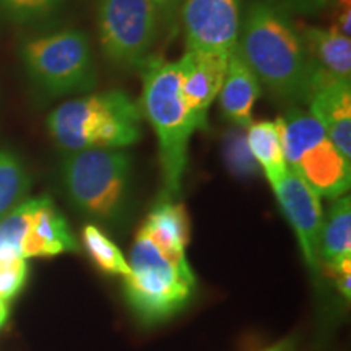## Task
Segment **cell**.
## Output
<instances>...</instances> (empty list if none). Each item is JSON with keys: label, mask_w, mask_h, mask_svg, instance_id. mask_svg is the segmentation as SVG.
Returning <instances> with one entry per match:
<instances>
[{"label": "cell", "mask_w": 351, "mask_h": 351, "mask_svg": "<svg viewBox=\"0 0 351 351\" xmlns=\"http://www.w3.org/2000/svg\"><path fill=\"white\" fill-rule=\"evenodd\" d=\"M288 12L278 0H254L241 20L236 51L271 96L306 103L314 64Z\"/></svg>", "instance_id": "obj_1"}, {"label": "cell", "mask_w": 351, "mask_h": 351, "mask_svg": "<svg viewBox=\"0 0 351 351\" xmlns=\"http://www.w3.org/2000/svg\"><path fill=\"white\" fill-rule=\"evenodd\" d=\"M143 114L125 91L90 93L57 106L47 116L51 137L67 153L124 150L142 138Z\"/></svg>", "instance_id": "obj_2"}, {"label": "cell", "mask_w": 351, "mask_h": 351, "mask_svg": "<svg viewBox=\"0 0 351 351\" xmlns=\"http://www.w3.org/2000/svg\"><path fill=\"white\" fill-rule=\"evenodd\" d=\"M142 73L140 109L158 138L165 194L178 197L189 163V143L197 125L181 91L178 62L150 56L138 69Z\"/></svg>", "instance_id": "obj_3"}, {"label": "cell", "mask_w": 351, "mask_h": 351, "mask_svg": "<svg viewBox=\"0 0 351 351\" xmlns=\"http://www.w3.org/2000/svg\"><path fill=\"white\" fill-rule=\"evenodd\" d=\"M127 262V302L145 324L165 322L189 304L195 291V276L187 256L169 254L138 231Z\"/></svg>", "instance_id": "obj_4"}, {"label": "cell", "mask_w": 351, "mask_h": 351, "mask_svg": "<svg viewBox=\"0 0 351 351\" xmlns=\"http://www.w3.org/2000/svg\"><path fill=\"white\" fill-rule=\"evenodd\" d=\"M62 181L73 205L99 221H116L124 213L132 182V158L124 150L69 153Z\"/></svg>", "instance_id": "obj_5"}, {"label": "cell", "mask_w": 351, "mask_h": 351, "mask_svg": "<svg viewBox=\"0 0 351 351\" xmlns=\"http://www.w3.org/2000/svg\"><path fill=\"white\" fill-rule=\"evenodd\" d=\"M21 60L33 82L51 96L88 93L96 85L90 39L80 29H59L26 41Z\"/></svg>", "instance_id": "obj_6"}, {"label": "cell", "mask_w": 351, "mask_h": 351, "mask_svg": "<svg viewBox=\"0 0 351 351\" xmlns=\"http://www.w3.org/2000/svg\"><path fill=\"white\" fill-rule=\"evenodd\" d=\"M99 43L109 62L140 69L161 33L153 0H99Z\"/></svg>", "instance_id": "obj_7"}, {"label": "cell", "mask_w": 351, "mask_h": 351, "mask_svg": "<svg viewBox=\"0 0 351 351\" xmlns=\"http://www.w3.org/2000/svg\"><path fill=\"white\" fill-rule=\"evenodd\" d=\"M241 0H182L179 25L187 51L230 56L238 46Z\"/></svg>", "instance_id": "obj_8"}, {"label": "cell", "mask_w": 351, "mask_h": 351, "mask_svg": "<svg viewBox=\"0 0 351 351\" xmlns=\"http://www.w3.org/2000/svg\"><path fill=\"white\" fill-rule=\"evenodd\" d=\"M271 189L285 218L295 230L306 263L315 270L319 265V232L324 219L320 197L291 168H288Z\"/></svg>", "instance_id": "obj_9"}, {"label": "cell", "mask_w": 351, "mask_h": 351, "mask_svg": "<svg viewBox=\"0 0 351 351\" xmlns=\"http://www.w3.org/2000/svg\"><path fill=\"white\" fill-rule=\"evenodd\" d=\"M309 112L320 122L327 137L346 160H351V86L314 64L311 75Z\"/></svg>", "instance_id": "obj_10"}, {"label": "cell", "mask_w": 351, "mask_h": 351, "mask_svg": "<svg viewBox=\"0 0 351 351\" xmlns=\"http://www.w3.org/2000/svg\"><path fill=\"white\" fill-rule=\"evenodd\" d=\"M230 56L186 49L178 60L182 98L197 130H207L210 108L225 82Z\"/></svg>", "instance_id": "obj_11"}, {"label": "cell", "mask_w": 351, "mask_h": 351, "mask_svg": "<svg viewBox=\"0 0 351 351\" xmlns=\"http://www.w3.org/2000/svg\"><path fill=\"white\" fill-rule=\"evenodd\" d=\"M289 168L300 174L302 181L319 197L339 199L350 189V161L337 150L328 137L306 150Z\"/></svg>", "instance_id": "obj_12"}, {"label": "cell", "mask_w": 351, "mask_h": 351, "mask_svg": "<svg viewBox=\"0 0 351 351\" xmlns=\"http://www.w3.org/2000/svg\"><path fill=\"white\" fill-rule=\"evenodd\" d=\"M77 251L78 243L67 219L49 197H39L34 204L21 256L28 261L33 257H56Z\"/></svg>", "instance_id": "obj_13"}, {"label": "cell", "mask_w": 351, "mask_h": 351, "mask_svg": "<svg viewBox=\"0 0 351 351\" xmlns=\"http://www.w3.org/2000/svg\"><path fill=\"white\" fill-rule=\"evenodd\" d=\"M262 95V86L256 73L244 62L239 52L228 59L225 82L218 93V103L223 117L236 127H247L252 122V111Z\"/></svg>", "instance_id": "obj_14"}, {"label": "cell", "mask_w": 351, "mask_h": 351, "mask_svg": "<svg viewBox=\"0 0 351 351\" xmlns=\"http://www.w3.org/2000/svg\"><path fill=\"white\" fill-rule=\"evenodd\" d=\"M138 231L169 254L186 256L191 241V221L186 207L174 197L161 195Z\"/></svg>", "instance_id": "obj_15"}, {"label": "cell", "mask_w": 351, "mask_h": 351, "mask_svg": "<svg viewBox=\"0 0 351 351\" xmlns=\"http://www.w3.org/2000/svg\"><path fill=\"white\" fill-rule=\"evenodd\" d=\"M302 41L313 64L330 75L351 80V41L337 29L307 26L301 29Z\"/></svg>", "instance_id": "obj_16"}, {"label": "cell", "mask_w": 351, "mask_h": 351, "mask_svg": "<svg viewBox=\"0 0 351 351\" xmlns=\"http://www.w3.org/2000/svg\"><path fill=\"white\" fill-rule=\"evenodd\" d=\"M317 257L326 267L351 257V200L348 195L335 199L324 217L319 232Z\"/></svg>", "instance_id": "obj_17"}, {"label": "cell", "mask_w": 351, "mask_h": 351, "mask_svg": "<svg viewBox=\"0 0 351 351\" xmlns=\"http://www.w3.org/2000/svg\"><path fill=\"white\" fill-rule=\"evenodd\" d=\"M245 138L258 169L263 171L267 181L274 186L288 171L278 125L275 121L251 122Z\"/></svg>", "instance_id": "obj_18"}, {"label": "cell", "mask_w": 351, "mask_h": 351, "mask_svg": "<svg viewBox=\"0 0 351 351\" xmlns=\"http://www.w3.org/2000/svg\"><path fill=\"white\" fill-rule=\"evenodd\" d=\"M280 129L285 160L288 168L300 160L302 153L327 137L320 122L309 111L293 108L275 121Z\"/></svg>", "instance_id": "obj_19"}, {"label": "cell", "mask_w": 351, "mask_h": 351, "mask_svg": "<svg viewBox=\"0 0 351 351\" xmlns=\"http://www.w3.org/2000/svg\"><path fill=\"white\" fill-rule=\"evenodd\" d=\"M29 186L28 171L20 158L7 148H0V219L26 200Z\"/></svg>", "instance_id": "obj_20"}, {"label": "cell", "mask_w": 351, "mask_h": 351, "mask_svg": "<svg viewBox=\"0 0 351 351\" xmlns=\"http://www.w3.org/2000/svg\"><path fill=\"white\" fill-rule=\"evenodd\" d=\"M83 243L95 265L108 275L124 276L129 274V262L112 239H109L98 226L88 225L83 230Z\"/></svg>", "instance_id": "obj_21"}, {"label": "cell", "mask_w": 351, "mask_h": 351, "mask_svg": "<svg viewBox=\"0 0 351 351\" xmlns=\"http://www.w3.org/2000/svg\"><path fill=\"white\" fill-rule=\"evenodd\" d=\"M36 199H26L0 219V256L21 257L26 232L32 223Z\"/></svg>", "instance_id": "obj_22"}, {"label": "cell", "mask_w": 351, "mask_h": 351, "mask_svg": "<svg viewBox=\"0 0 351 351\" xmlns=\"http://www.w3.org/2000/svg\"><path fill=\"white\" fill-rule=\"evenodd\" d=\"M223 158L231 174L245 179L258 173V166L249 150L247 138L241 127L231 129L223 138Z\"/></svg>", "instance_id": "obj_23"}, {"label": "cell", "mask_w": 351, "mask_h": 351, "mask_svg": "<svg viewBox=\"0 0 351 351\" xmlns=\"http://www.w3.org/2000/svg\"><path fill=\"white\" fill-rule=\"evenodd\" d=\"M65 0H0V12L19 23L47 19Z\"/></svg>", "instance_id": "obj_24"}, {"label": "cell", "mask_w": 351, "mask_h": 351, "mask_svg": "<svg viewBox=\"0 0 351 351\" xmlns=\"http://www.w3.org/2000/svg\"><path fill=\"white\" fill-rule=\"evenodd\" d=\"M28 278V263L21 257L0 256V301H12Z\"/></svg>", "instance_id": "obj_25"}, {"label": "cell", "mask_w": 351, "mask_h": 351, "mask_svg": "<svg viewBox=\"0 0 351 351\" xmlns=\"http://www.w3.org/2000/svg\"><path fill=\"white\" fill-rule=\"evenodd\" d=\"M153 2H155L158 15H160L161 32H165L168 36H173L178 32L182 0H153Z\"/></svg>", "instance_id": "obj_26"}, {"label": "cell", "mask_w": 351, "mask_h": 351, "mask_svg": "<svg viewBox=\"0 0 351 351\" xmlns=\"http://www.w3.org/2000/svg\"><path fill=\"white\" fill-rule=\"evenodd\" d=\"M327 270L330 271L333 280H335L337 288H339L341 296H343L345 300H350L351 298V257L333 263V265L327 267Z\"/></svg>", "instance_id": "obj_27"}, {"label": "cell", "mask_w": 351, "mask_h": 351, "mask_svg": "<svg viewBox=\"0 0 351 351\" xmlns=\"http://www.w3.org/2000/svg\"><path fill=\"white\" fill-rule=\"evenodd\" d=\"M287 10H293L304 15H315L326 8L332 0H278Z\"/></svg>", "instance_id": "obj_28"}, {"label": "cell", "mask_w": 351, "mask_h": 351, "mask_svg": "<svg viewBox=\"0 0 351 351\" xmlns=\"http://www.w3.org/2000/svg\"><path fill=\"white\" fill-rule=\"evenodd\" d=\"M350 19H351V0H337L335 3V25L332 26L340 34L350 38Z\"/></svg>", "instance_id": "obj_29"}, {"label": "cell", "mask_w": 351, "mask_h": 351, "mask_svg": "<svg viewBox=\"0 0 351 351\" xmlns=\"http://www.w3.org/2000/svg\"><path fill=\"white\" fill-rule=\"evenodd\" d=\"M8 314H10V309H8V302L0 301V328L5 326Z\"/></svg>", "instance_id": "obj_30"}, {"label": "cell", "mask_w": 351, "mask_h": 351, "mask_svg": "<svg viewBox=\"0 0 351 351\" xmlns=\"http://www.w3.org/2000/svg\"><path fill=\"white\" fill-rule=\"evenodd\" d=\"M263 351H291V348H289L288 343H276V345L270 346V348H267Z\"/></svg>", "instance_id": "obj_31"}]
</instances>
